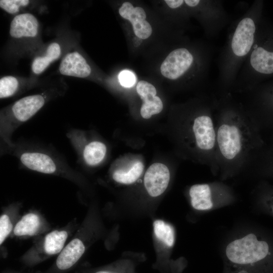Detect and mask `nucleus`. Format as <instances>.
Returning a JSON list of instances; mask_svg holds the SVG:
<instances>
[{"mask_svg":"<svg viewBox=\"0 0 273 273\" xmlns=\"http://www.w3.org/2000/svg\"><path fill=\"white\" fill-rule=\"evenodd\" d=\"M214 115L216 154L221 181L244 173L253 154L265 143L248 110L220 102Z\"/></svg>","mask_w":273,"mask_h":273,"instance_id":"1","label":"nucleus"},{"mask_svg":"<svg viewBox=\"0 0 273 273\" xmlns=\"http://www.w3.org/2000/svg\"><path fill=\"white\" fill-rule=\"evenodd\" d=\"M222 273H272L273 233L255 225L236 226L221 248Z\"/></svg>","mask_w":273,"mask_h":273,"instance_id":"2","label":"nucleus"},{"mask_svg":"<svg viewBox=\"0 0 273 273\" xmlns=\"http://www.w3.org/2000/svg\"><path fill=\"white\" fill-rule=\"evenodd\" d=\"M3 152L16 157L24 167L39 173L62 176L78 180L79 174L62 157L49 149L37 145L14 143L4 147Z\"/></svg>","mask_w":273,"mask_h":273,"instance_id":"3","label":"nucleus"},{"mask_svg":"<svg viewBox=\"0 0 273 273\" xmlns=\"http://www.w3.org/2000/svg\"><path fill=\"white\" fill-rule=\"evenodd\" d=\"M42 95L28 96L16 101L0 118V136L4 147L12 146V138L15 130L32 117L44 105Z\"/></svg>","mask_w":273,"mask_h":273,"instance_id":"4","label":"nucleus"},{"mask_svg":"<svg viewBox=\"0 0 273 273\" xmlns=\"http://www.w3.org/2000/svg\"><path fill=\"white\" fill-rule=\"evenodd\" d=\"M189 196L193 208L204 212L231 205L237 200L233 189L221 180L193 185Z\"/></svg>","mask_w":273,"mask_h":273,"instance_id":"5","label":"nucleus"},{"mask_svg":"<svg viewBox=\"0 0 273 273\" xmlns=\"http://www.w3.org/2000/svg\"><path fill=\"white\" fill-rule=\"evenodd\" d=\"M66 136L75 150L79 160L89 166L99 165L107 153L106 145L98 140H90L87 132L73 128L68 131Z\"/></svg>","mask_w":273,"mask_h":273,"instance_id":"6","label":"nucleus"},{"mask_svg":"<svg viewBox=\"0 0 273 273\" xmlns=\"http://www.w3.org/2000/svg\"><path fill=\"white\" fill-rule=\"evenodd\" d=\"M244 172L260 180L273 179V139L253 154Z\"/></svg>","mask_w":273,"mask_h":273,"instance_id":"7","label":"nucleus"},{"mask_svg":"<svg viewBox=\"0 0 273 273\" xmlns=\"http://www.w3.org/2000/svg\"><path fill=\"white\" fill-rule=\"evenodd\" d=\"M193 61L192 55L187 49H175L169 54L162 63L161 73L168 79H177L190 68Z\"/></svg>","mask_w":273,"mask_h":273,"instance_id":"8","label":"nucleus"},{"mask_svg":"<svg viewBox=\"0 0 273 273\" xmlns=\"http://www.w3.org/2000/svg\"><path fill=\"white\" fill-rule=\"evenodd\" d=\"M255 25L249 17L241 20L234 32L231 48L237 56L243 57L248 54L254 43Z\"/></svg>","mask_w":273,"mask_h":273,"instance_id":"9","label":"nucleus"},{"mask_svg":"<svg viewBox=\"0 0 273 273\" xmlns=\"http://www.w3.org/2000/svg\"><path fill=\"white\" fill-rule=\"evenodd\" d=\"M170 179V171L166 165L160 163H153L145 173L144 186L150 196L156 197L166 190Z\"/></svg>","mask_w":273,"mask_h":273,"instance_id":"10","label":"nucleus"},{"mask_svg":"<svg viewBox=\"0 0 273 273\" xmlns=\"http://www.w3.org/2000/svg\"><path fill=\"white\" fill-rule=\"evenodd\" d=\"M120 15L130 22L134 34L141 39L148 38L152 34V29L146 20V14L140 7H134L129 2H124L119 9Z\"/></svg>","mask_w":273,"mask_h":273,"instance_id":"11","label":"nucleus"},{"mask_svg":"<svg viewBox=\"0 0 273 273\" xmlns=\"http://www.w3.org/2000/svg\"><path fill=\"white\" fill-rule=\"evenodd\" d=\"M137 93L143 101L140 113L143 118L149 119L153 115L157 114L163 109L161 99L156 96L155 87L144 80L140 81L136 87Z\"/></svg>","mask_w":273,"mask_h":273,"instance_id":"12","label":"nucleus"},{"mask_svg":"<svg viewBox=\"0 0 273 273\" xmlns=\"http://www.w3.org/2000/svg\"><path fill=\"white\" fill-rule=\"evenodd\" d=\"M60 72L64 75L84 78L91 72V68L85 59L77 52L67 54L59 66Z\"/></svg>","mask_w":273,"mask_h":273,"instance_id":"13","label":"nucleus"},{"mask_svg":"<svg viewBox=\"0 0 273 273\" xmlns=\"http://www.w3.org/2000/svg\"><path fill=\"white\" fill-rule=\"evenodd\" d=\"M251 194L255 208L273 217V185L266 180H260Z\"/></svg>","mask_w":273,"mask_h":273,"instance_id":"14","label":"nucleus"},{"mask_svg":"<svg viewBox=\"0 0 273 273\" xmlns=\"http://www.w3.org/2000/svg\"><path fill=\"white\" fill-rule=\"evenodd\" d=\"M38 23L32 14L24 13L16 16L10 24V34L14 38L34 37L38 32Z\"/></svg>","mask_w":273,"mask_h":273,"instance_id":"15","label":"nucleus"},{"mask_svg":"<svg viewBox=\"0 0 273 273\" xmlns=\"http://www.w3.org/2000/svg\"><path fill=\"white\" fill-rule=\"evenodd\" d=\"M85 246L78 238L72 239L59 253L56 265L61 270L67 269L75 264L83 254Z\"/></svg>","mask_w":273,"mask_h":273,"instance_id":"16","label":"nucleus"},{"mask_svg":"<svg viewBox=\"0 0 273 273\" xmlns=\"http://www.w3.org/2000/svg\"><path fill=\"white\" fill-rule=\"evenodd\" d=\"M250 64L256 71L269 74L273 73V52L256 47L250 56Z\"/></svg>","mask_w":273,"mask_h":273,"instance_id":"17","label":"nucleus"},{"mask_svg":"<svg viewBox=\"0 0 273 273\" xmlns=\"http://www.w3.org/2000/svg\"><path fill=\"white\" fill-rule=\"evenodd\" d=\"M40 226L38 215L29 213L23 215L16 224L13 233L16 236H32L35 235Z\"/></svg>","mask_w":273,"mask_h":273,"instance_id":"18","label":"nucleus"},{"mask_svg":"<svg viewBox=\"0 0 273 273\" xmlns=\"http://www.w3.org/2000/svg\"><path fill=\"white\" fill-rule=\"evenodd\" d=\"M68 233L64 230H55L48 234L44 239L43 249L48 255L60 253L64 248Z\"/></svg>","mask_w":273,"mask_h":273,"instance_id":"19","label":"nucleus"},{"mask_svg":"<svg viewBox=\"0 0 273 273\" xmlns=\"http://www.w3.org/2000/svg\"><path fill=\"white\" fill-rule=\"evenodd\" d=\"M61 54V48L56 42L50 44L45 56L35 58L32 64V71L36 74L42 72L53 61L57 60Z\"/></svg>","mask_w":273,"mask_h":273,"instance_id":"20","label":"nucleus"},{"mask_svg":"<svg viewBox=\"0 0 273 273\" xmlns=\"http://www.w3.org/2000/svg\"><path fill=\"white\" fill-rule=\"evenodd\" d=\"M144 165L141 161L135 162L127 170L116 169L112 173V178L116 182L123 184H131L134 183L141 175Z\"/></svg>","mask_w":273,"mask_h":273,"instance_id":"21","label":"nucleus"},{"mask_svg":"<svg viewBox=\"0 0 273 273\" xmlns=\"http://www.w3.org/2000/svg\"><path fill=\"white\" fill-rule=\"evenodd\" d=\"M153 230L156 238L167 247H173L175 233L172 226L165 221L157 219L153 222Z\"/></svg>","mask_w":273,"mask_h":273,"instance_id":"22","label":"nucleus"},{"mask_svg":"<svg viewBox=\"0 0 273 273\" xmlns=\"http://www.w3.org/2000/svg\"><path fill=\"white\" fill-rule=\"evenodd\" d=\"M19 82L12 76H6L0 79V98L4 99L15 95L18 91Z\"/></svg>","mask_w":273,"mask_h":273,"instance_id":"23","label":"nucleus"},{"mask_svg":"<svg viewBox=\"0 0 273 273\" xmlns=\"http://www.w3.org/2000/svg\"><path fill=\"white\" fill-rule=\"evenodd\" d=\"M28 0H1L0 7L10 14H15L19 11V8L27 6Z\"/></svg>","mask_w":273,"mask_h":273,"instance_id":"24","label":"nucleus"},{"mask_svg":"<svg viewBox=\"0 0 273 273\" xmlns=\"http://www.w3.org/2000/svg\"><path fill=\"white\" fill-rule=\"evenodd\" d=\"M13 225L9 216L4 214L0 217V244L2 245L10 234Z\"/></svg>","mask_w":273,"mask_h":273,"instance_id":"25","label":"nucleus"},{"mask_svg":"<svg viewBox=\"0 0 273 273\" xmlns=\"http://www.w3.org/2000/svg\"><path fill=\"white\" fill-rule=\"evenodd\" d=\"M119 80L123 86L130 87L135 82V77L132 72L128 70L121 71L119 75Z\"/></svg>","mask_w":273,"mask_h":273,"instance_id":"26","label":"nucleus"},{"mask_svg":"<svg viewBox=\"0 0 273 273\" xmlns=\"http://www.w3.org/2000/svg\"><path fill=\"white\" fill-rule=\"evenodd\" d=\"M165 2L169 7L175 9L180 6L184 2L183 0H165Z\"/></svg>","mask_w":273,"mask_h":273,"instance_id":"27","label":"nucleus"},{"mask_svg":"<svg viewBox=\"0 0 273 273\" xmlns=\"http://www.w3.org/2000/svg\"><path fill=\"white\" fill-rule=\"evenodd\" d=\"M184 2L190 7H195L197 6L199 3L200 1L198 0H185Z\"/></svg>","mask_w":273,"mask_h":273,"instance_id":"28","label":"nucleus"},{"mask_svg":"<svg viewBox=\"0 0 273 273\" xmlns=\"http://www.w3.org/2000/svg\"><path fill=\"white\" fill-rule=\"evenodd\" d=\"M96 273H112V272H110L109 271H99L96 272Z\"/></svg>","mask_w":273,"mask_h":273,"instance_id":"29","label":"nucleus"}]
</instances>
